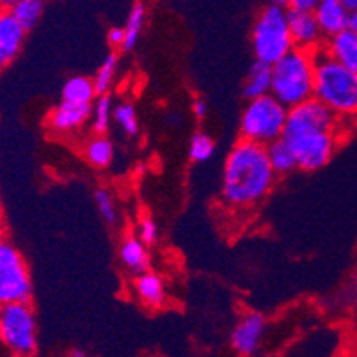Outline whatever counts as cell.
<instances>
[{
    "label": "cell",
    "instance_id": "9",
    "mask_svg": "<svg viewBox=\"0 0 357 357\" xmlns=\"http://www.w3.org/2000/svg\"><path fill=\"white\" fill-rule=\"evenodd\" d=\"M265 326L267 324H265L263 314L255 313V311L243 314L235 329L231 331V336H229L231 349L238 356H252V354L258 352L263 334H265Z\"/></svg>",
    "mask_w": 357,
    "mask_h": 357
},
{
    "label": "cell",
    "instance_id": "14",
    "mask_svg": "<svg viewBox=\"0 0 357 357\" xmlns=\"http://www.w3.org/2000/svg\"><path fill=\"white\" fill-rule=\"evenodd\" d=\"M326 50L331 57L357 73V34L350 29L327 38Z\"/></svg>",
    "mask_w": 357,
    "mask_h": 357
},
{
    "label": "cell",
    "instance_id": "17",
    "mask_svg": "<svg viewBox=\"0 0 357 357\" xmlns=\"http://www.w3.org/2000/svg\"><path fill=\"white\" fill-rule=\"evenodd\" d=\"M96 87L89 77H71L63 86V102L77 105H93L96 100Z\"/></svg>",
    "mask_w": 357,
    "mask_h": 357
},
{
    "label": "cell",
    "instance_id": "8",
    "mask_svg": "<svg viewBox=\"0 0 357 357\" xmlns=\"http://www.w3.org/2000/svg\"><path fill=\"white\" fill-rule=\"evenodd\" d=\"M32 278L20 249L0 233V306L31 303Z\"/></svg>",
    "mask_w": 357,
    "mask_h": 357
},
{
    "label": "cell",
    "instance_id": "23",
    "mask_svg": "<svg viewBox=\"0 0 357 357\" xmlns=\"http://www.w3.org/2000/svg\"><path fill=\"white\" fill-rule=\"evenodd\" d=\"M112 114H114V105H112V98H110L109 93L96 96L95 107H93V112H91L93 128H95L96 134H105L109 130Z\"/></svg>",
    "mask_w": 357,
    "mask_h": 357
},
{
    "label": "cell",
    "instance_id": "28",
    "mask_svg": "<svg viewBox=\"0 0 357 357\" xmlns=\"http://www.w3.org/2000/svg\"><path fill=\"white\" fill-rule=\"evenodd\" d=\"M137 236L146 243V245H153L158 238V226L151 217H142L137 224Z\"/></svg>",
    "mask_w": 357,
    "mask_h": 357
},
{
    "label": "cell",
    "instance_id": "33",
    "mask_svg": "<svg viewBox=\"0 0 357 357\" xmlns=\"http://www.w3.org/2000/svg\"><path fill=\"white\" fill-rule=\"evenodd\" d=\"M16 0H0V9H9Z\"/></svg>",
    "mask_w": 357,
    "mask_h": 357
},
{
    "label": "cell",
    "instance_id": "19",
    "mask_svg": "<svg viewBox=\"0 0 357 357\" xmlns=\"http://www.w3.org/2000/svg\"><path fill=\"white\" fill-rule=\"evenodd\" d=\"M271 86H272L271 64L256 61V63L252 64L251 70H249L245 84H243V95L248 96L249 100L258 98V96L268 95V93H271Z\"/></svg>",
    "mask_w": 357,
    "mask_h": 357
},
{
    "label": "cell",
    "instance_id": "18",
    "mask_svg": "<svg viewBox=\"0 0 357 357\" xmlns=\"http://www.w3.org/2000/svg\"><path fill=\"white\" fill-rule=\"evenodd\" d=\"M87 164L96 169H105L114 160V144L105 134H96L84 148Z\"/></svg>",
    "mask_w": 357,
    "mask_h": 357
},
{
    "label": "cell",
    "instance_id": "25",
    "mask_svg": "<svg viewBox=\"0 0 357 357\" xmlns=\"http://www.w3.org/2000/svg\"><path fill=\"white\" fill-rule=\"evenodd\" d=\"M112 119L118 123L119 128H121L126 135H130V137H134V135L139 134L137 110H135V107L130 102L118 103V105L114 107Z\"/></svg>",
    "mask_w": 357,
    "mask_h": 357
},
{
    "label": "cell",
    "instance_id": "22",
    "mask_svg": "<svg viewBox=\"0 0 357 357\" xmlns=\"http://www.w3.org/2000/svg\"><path fill=\"white\" fill-rule=\"evenodd\" d=\"M146 24V6L142 2H135L128 13L125 24V43H123V50H132L137 45L139 38L142 34V29Z\"/></svg>",
    "mask_w": 357,
    "mask_h": 357
},
{
    "label": "cell",
    "instance_id": "34",
    "mask_svg": "<svg viewBox=\"0 0 357 357\" xmlns=\"http://www.w3.org/2000/svg\"><path fill=\"white\" fill-rule=\"evenodd\" d=\"M272 2H275V4H281V6H284V8H288V2H290V0H272Z\"/></svg>",
    "mask_w": 357,
    "mask_h": 357
},
{
    "label": "cell",
    "instance_id": "10",
    "mask_svg": "<svg viewBox=\"0 0 357 357\" xmlns=\"http://www.w3.org/2000/svg\"><path fill=\"white\" fill-rule=\"evenodd\" d=\"M27 31L18 24L9 9H0V70L15 63L25 43Z\"/></svg>",
    "mask_w": 357,
    "mask_h": 357
},
{
    "label": "cell",
    "instance_id": "7",
    "mask_svg": "<svg viewBox=\"0 0 357 357\" xmlns=\"http://www.w3.org/2000/svg\"><path fill=\"white\" fill-rule=\"evenodd\" d=\"M0 345L16 357L38 352V320L31 303L0 306Z\"/></svg>",
    "mask_w": 357,
    "mask_h": 357
},
{
    "label": "cell",
    "instance_id": "6",
    "mask_svg": "<svg viewBox=\"0 0 357 357\" xmlns=\"http://www.w3.org/2000/svg\"><path fill=\"white\" fill-rule=\"evenodd\" d=\"M288 107L279 102L272 93L249 100L240 119L242 139L267 146L283 137L287 126Z\"/></svg>",
    "mask_w": 357,
    "mask_h": 357
},
{
    "label": "cell",
    "instance_id": "13",
    "mask_svg": "<svg viewBox=\"0 0 357 357\" xmlns=\"http://www.w3.org/2000/svg\"><path fill=\"white\" fill-rule=\"evenodd\" d=\"M313 15L326 38L349 29L350 11L343 0H318Z\"/></svg>",
    "mask_w": 357,
    "mask_h": 357
},
{
    "label": "cell",
    "instance_id": "36",
    "mask_svg": "<svg viewBox=\"0 0 357 357\" xmlns=\"http://www.w3.org/2000/svg\"><path fill=\"white\" fill-rule=\"evenodd\" d=\"M0 229H2V212H0Z\"/></svg>",
    "mask_w": 357,
    "mask_h": 357
},
{
    "label": "cell",
    "instance_id": "27",
    "mask_svg": "<svg viewBox=\"0 0 357 357\" xmlns=\"http://www.w3.org/2000/svg\"><path fill=\"white\" fill-rule=\"evenodd\" d=\"M95 204L98 206L100 215L103 217L107 224H116L118 220V208H116V201L112 194L107 189H98L95 192Z\"/></svg>",
    "mask_w": 357,
    "mask_h": 357
},
{
    "label": "cell",
    "instance_id": "21",
    "mask_svg": "<svg viewBox=\"0 0 357 357\" xmlns=\"http://www.w3.org/2000/svg\"><path fill=\"white\" fill-rule=\"evenodd\" d=\"M9 11L18 20V24L29 32L41 20L45 13V0H16Z\"/></svg>",
    "mask_w": 357,
    "mask_h": 357
},
{
    "label": "cell",
    "instance_id": "12",
    "mask_svg": "<svg viewBox=\"0 0 357 357\" xmlns=\"http://www.w3.org/2000/svg\"><path fill=\"white\" fill-rule=\"evenodd\" d=\"M93 105H77V103L63 102L50 110L47 118V125L55 134H70L82 128L91 118Z\"/></svg>",
    "mask_w": 357,
    "mask_h": 357
},
{
    "label": "cell",
    "instance_id": "29",
    "mask_svg": "<svg viewBox=\"0 0 357 357\" xmlns=\"http://www.w3.org/2000/svg\"><path fill=\"white\" fill-rule=\"evenodd\" d=\"M107 41L112 48H123L125 43V29L123 27H112L107 32Z\"/></svg>",
    "mask_w": 357,
    "mask_h": 357
},
{
    "label": "cell",
    "instance_id": "31",
    "mask_svg": "<svg viewBox=\"0 0 357 357\" xmlns=\"http://www.w3.org/2000/svg\"><path fill=\"white\" fill-rule=\"evenodd\" d=\"M349 29L354 31L357 34V9L350 11V18H349Z\"/></svg>",
    "mask_w": 357,
    "mask_h": 357
},
{
    "label": "cell",
    "instance_id": "3",
    "mask_svg": "<svg viewBox=\"0 0 357 357\" xmlns=\"http://www.w3.org/2000/svg\"><path fill=\"white\" fill-rule=\"evenodd\" d=\"M313 96L337 118H357V73L337 63L326 47L314 50Z\"/></svg>",
    "mask_w": 357,
    "mask_h": 357
},
{
    "label": "cell",
    "instance_id": "35",
    "mask_svg": "<svg viewBox=\"0 0 357 357\" xmlns=\"http://www.w3.org/2000/svg\"><path fill=\"white\" fill-rule=\"evenodd\" d=\"M73 356H77V357H79V356H86V354H84L82 350H77V352H73Z\"/></svg>",
    "mask_w": 357,
    "mask_h": 357
},
{
    "label": "cell",
    "instance_id": "2",
    "mask_svg": "<svg viewBox=\"0 0 357 357\" xmlns=\"http://www.w3.org/2000/svg\"><path fill=\"white\" fill-rule=\"evenodd\" d=\"M275 171L267 146L242 139L229 151L222 171V201L229 208H251L271 194Z\"/></svg>",
    "mask_w": 357,
    "mask_h": 357
},
{
    "label": "cell",
    "instance_id": "5",
    "mask_svg": "<svg viewBox=\"0 0 357 357\" xmlns=\"http://www.w3.org/2000/svg\"><path fill=\"white\" fill-rule=\"evenodd\" d=\"M252 50L256 61L265 64H274L284 54L294 48V40L290 34V20L288 8L281 4H268L259 11L252 27Z\"/></svg>",
    "mask_w": 357,
    "mask_h": 357
},
{
    "label": "cell",
    "instance_id": "15",
    "mask_svg": "<svg viewBox=\"0 0 357 357\" xmlns=\"http://www.w3.org/2000/svg\"><path fill=\"white\" fill-rule=\"evenodd\" d=\"M134 291L142 304L148 307H160L165 303L164 281L155 272H141L134 281Z\"/></svg>",
    "mask_w": 357,
    "mask_h": 357
},
{
    "label": "cell",
    "instance_id": "26",
    "mask_svg": "<svg viewBox=\"0 0 357 357\" xmlns=\"http://www.w3.org/2000/svg\"><path fill=\"white\" fill-rule=\"evenodd\" d=\"M215 153V142L210 137L208 134L204 132H196L190 139L189 146V158L196 164H201V162H206L213 157Z\"/></svg>",
    "mask_w": 357,
    "mask_h": 357
},
{
    "label": "cell",
    "instance_id": "11",
    "mask_svg": "<svg viewBox=\"0 0 357 357\" xmlns=\"http://www.w3.org/2000/svg\"><path fill=\"white\" fill-rule=\"evenodd\" d=\"M288 20H290V34L294 40V47L314 52L322 47L324 32L314 18L313 11H295L288 9Z\"/></svg>",
    "mask_w": 357,
    "mask_h": 357
},
{
    "label": "cell",
    "instance_id": "4",
    "mask_svg": "<svg viewBox=\"0 0 357 357\" xmlns=\"http://www.w3.org/2000/svg\"><path fill=\"white\" fill-rule=\"evenodd\" d=\"M271 93L288 109L313 96L314 52L294 47L271 66Z\"/></svg>",
    "mask_w": 357,
    "mask_h": 357
},
{
    "label": "cell",
    "instance_id": "24",
    "mask_svg": "<svg viewBox=\"0 0 357 357\" xmlns=\"http://www.w3.org/2000/svg\"><path fill=\"white\" fill-rule=\"evenodd\" d=\"M116 70H118V55L114 52H110L105 59H103V63L100 64L95 79H93L96 87V95H105V93H109L110 87H112V82H114Z\"/></svg>",
    "mask_w": 357,
    "mask_h": 357
},
{
    "label": "cell",
    "instance_id": "20",
    "mask_svg": "<svg viewBox=\"0 0 357 357\" xmlns=\"http://www.w3.org/2000/svg\"><path fill=\"white\" fill-rule=\"evenodd\" d=\"M267 155L275 174H288L294 169H297L294 151H291L290 144L283 137L275 139L274 142L267 144Z\"/></svg>",
    "mask_w": 357,
    "mask_h": 357
},
{
    "label": "cell",
    "instance_id": "32",
    "mask_svg": "<svg viewBox=\"0 0 357 357\" xmlns=\"http://www.w3.org/2000/svg\"><path fill=\"white\" fill-rule=\"evenodd\" d=\"M343 4L349 8V11H354V9H357V0H343Z\"/></svg>",
    "mask_w": 357,
    "mask_h": 357
},
{
    "label": "cell",
    "instance_id": "30",
    "mask_svg": "<svg viewBox=\"0 0 357 357\" xmlns=\"http://www.w3.org/2000/svg\"><path fill=\"white\" fill-rule=\"evenodd\" d=\"M192 114H194V118H197V119L206 118V114H208V105H206V102H204L203 98H194Z\"/></svg>",
    "mask_w": 357,
    "mask_h": 357
},
{
    "label": "cell",
    "instance_id": "1",
    "mask_svg": "<svg viewBox=\"0 0 357 357\" xmlns=\"http://www.w3.org/2000/svg\"><path fill=\"white\" fill-rule=\"evenodd\" d=\"M337 126L340 118L314 96L288 109L283 139L294 151L297 169L317 171L329 164L337 148Z\"/></svg>",
    "mask_w": 357,
    "mask_h": 357
},
{
    "label": "cell",
    "instance_id": "16",
    "mask_svg": "<svg viewBox=\"0 0 357 357\" xmlns=\"http://www.w3.org/2000/svg\"><path fill=\"white\" fill-rule=\"evenodd\" d=\"M146 248L148 245L137 235L126 236L121 242V245H119V258H121V263L130 272H134L135 275L148 271L149 267V255Z\"/></svg>",
    "mask_w": 357,
    "mask_h": 357
}]
</instances>
